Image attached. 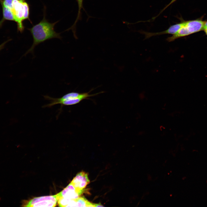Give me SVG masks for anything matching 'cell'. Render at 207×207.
<instances>
[{
  "label": "cell",
  "instance_id": "cell-13",
  "mask_svg": "<svg viewBox=\"0 0 207 207\" xmlns=\"http://www.w3.org/2000/svg\"><path fill=\"white\" fill-rule=\"evenodd\" d=\"M177 0H172L170 3L166 6L159 13V14H158V16H156L155 18H156L157 16H158V15H159L162 12H163L164 10H165L167 7H168L171 4L174 3Z\"/></svg>",
  "mask_w": 207,
  "mask_h": 207
},
{
  "label": "cell",
  "instance_id": "cell-11",
  "mask_svg": "<svg viewBox=\"0 0 207 207\" xmlns=\"http://www.w3.org/2000/svg\"><path fill=\"white\" fill-rule=\"evenodd\" d=\"M78 5V12L77 17L76 19L74 24L69 29H72L73 30V32L74 31V29L75 28V25L77 22L78 21L79 19L80 18L81 16V9L83 8V0H77Z\"/></svg>",
  "mask_w": 207,
  "mask_h": 207
},
{
  "label": "cell",
  "instance_id": "cell-4",
  "mask_svg": "<svg viewBox=\"0 0 207 207\" xmlns=\"http://www.w3.org/2000/svg\"><path fill=\"white\" fill-rule=\"evenodd\" d=\"M205 21L200 20H189L183 22V25L179 30L166 40L169 42L203 30Z\"/></svg>",
  "mask_w": 207,
  "mask_h": 207
},
{
  "label": "cell",
  "instance_id": "cell-15",
  "mask_svg": "<svg viewBox=\"0 0 207 207\" xmlns=\"http://www.w3.org/2000/svg\"><path fill=\"white\" fill-rule=\"evenodd\" d=\"M203 30H204L206 34L207 35V26H204Z\"/></svg>",
  "mask_w": 207,
  "mask_h": 207
},
{
  "label": "cell",
  "instance_id": "cell-8",
  "mask_svg": "<svg viewBox=\"0 0 207 207\" xmlns=\"http://www.w3.org/2000/svg\"><path fill=\"white\" fill-rule=\"evenodd\" d=\"M183 25V22L179 23L172 25L168 29L161 32H142V33L145 36V39H147L153 36L162 34H174L176 33Z\"/></svg>",
  "mask_w": 207,
  "mask_h": 207
},
{
  "label": "cell",
  "instance_id": "cell-10",
  "mask_svg": "<svg viewBox=\"0 0 207 207\" xmlns=\"http://www.w3.org/2000/svg\"><path fill=\"white\" fill-rule=\"evenodd\" d=\"M3 10V18L0 21V26L2 23L5 20L15 21L14 19L11 10L1 4Z\"/></svg>",
  "mask_w": 207,
  "mask_h": 207
},
{
  "label": "cell",
  "instance_id": "cell-7",
  "mask_svg": "<svg viewBox=\"0 0 207 207\" xmlns=\"http://www.w3.org/2000/svg\"><path fill=\"white\" fill-rule=\"evenodd\" d=\"M89 183L87 173L83 171L78 173L71 182L76 189L82 194L85 191L84 189Z\"/></svg>",
  "mask_w": 207,
  "mask_h": 207
},
{
  "label": "cell",
  "instance_id": "cell-5",
  "mask_svg": "<svg viewBox=\"0 0 207 207\" xmlns=\"http://www.w3.org/2000/svg\"><path fill=\"white\" fill-rule=\"evenodd\" d=\"M58 199L56 194L52 195L35 198L26 204H23L25 207H54L56 205Z\"/></svg>",
  "mask_w": 207,
  "mask_h": 207
},
{
  "label": "cell",
  "instance_id": "cell-17",
  "mask_svg": "<svg viewBox=\"0 0 207 207\" xmlns=\"http://www.w3.org/2000/svg\"><path fill=\"white\" fill-rule=\"evenodd\" d=\"M207 26V21H205L204 26Z\"/></svg>",
  "mask_w": 207,
  "mask_h": 207
},
{
  "label": "cell",
  "instance_id": "cell-16",
  "mask_svg": "<svg viewBox=\"0 0 207 207\" xmlns=\"http://www.w3.org/2000/svg\"><path fill=\"white\" fill-rule=\"evenodd\" d=\"M94 204L95 207L103 206L100 203Z\"/></svg>",
  "mask_w": 207,
  "mask_h": 207
},
{
  "label": "cell",
  "instance_id": "cell-12",
  "mask_svg": "<svg viewBox=\"0 0 207 207\" xmlns=\"http://www.w3.org/2000/svg\"><path fill=\"white\" fill-rule=\"evenodd\" d=\"M13 0H0L1 4L11 10L12 8Z\"/></svg>",
  "mask_w": 207,
  "mask_h": 207
},
{
  "label": "cell",
  "instance_id": "cell-6",
  "mask_svg": "<svg viewBox=\"0 0 207 207\" xmlns=\"http://www.w3.org/2000/svg\"><path fill=\"white\" fill-rule=\"evenodd\" d=\"M82 194L78 191L70 183L63 190L56 194L58 203H61L76 199Z\"/></svg>",
  "mask_w": 207,
  "mask_h": 207
},
{
  "label": "cell",
  "instance_id": "cell-2",
  "mask_svg": "<svg viewBox=\"0 0 207 207\" xmlns=\"http://www.w3.org/2000/svg\"><path fill=\"white\" fill-rule=\"evenodd\" d=\"M101 92L95 94H89V92L83 93L72 92L69 93L59 98H54L48 95H44V98L50 103L44 105L43 107H51L55 105L60 104L62 107L71 106L78 103L82 100L96 95Z\"/></svg>",
  "mask_w": 207,
  "mask_h": 207
},
{
  "label": "cell",
  "instance_id": "cell-14",
  "mask_svg": "<svg viewBox=\"0 0 207 207\" xmlns=\"http://www.w3.org/2000/svg\"><path fill=\"white\" fill-rule=\"evenodd\" d=\"M11 40V39H9L7 40V41L4 42L3 43L1 44V45H0V51H1V50H2V49H3L5 47V46L6 44L7 43L8 41H10Z\"/></svg>",
  "mask_w": 207,
  "mask_h": 207
},
{
  "label": "cell",
  "instance_id": "cell-3",
  "mask_svg": "<svg viewBox=\"0 0 207 207\" xmlns=\"http://www.w3.org/2000/svg\"><path fill=\"white\" fill-rule=\"evenodd\" d=\"M11 10L15 21L17 23L18 31L23 32L24 28L23 21L26 19L29 20V7L28 3L25 0H13Z\"/></svg>",
  "mask_w": 207,
  "mask_h": 207
},
{
  "label": "cell",
  "instance_id": "cell-9",
  "mask_svg": "<svg viewBox=\"0 0 207 207\" xmlns=\"http://www.w3.org/2000/svg\"><path fill=\"white\" fill-rule=\"evenodd\" d=\"M95 207L94 204L88 201L85 197H79L78 198L69 200L67 207Z\"/></svg>",
  "mask_w": 207,
  "mask_h": 207
},
{
  "label": "cell",
  "instance_id": "cell-1",
  "mask_svg": "<svg viewBox=\"0 0 207 207\" xmlns=\"http://www.w3.org/2000/svg\"><path fill=\"white\" fill-rule=\"evenodd\" d=\"M57 22H49L44 15L40 22L31 28L28 29L32 35L33 41L32 46L25 53L24 55L29 53H32L37 45L47 40L54 38L62 39L60 33H57L54 30V26Z\"/></svg>",
  "mask_w": 207,
  "mask_h": 207
}]
</instances>
